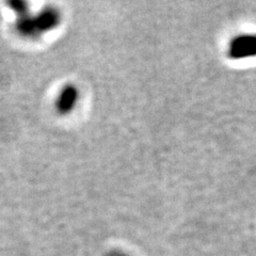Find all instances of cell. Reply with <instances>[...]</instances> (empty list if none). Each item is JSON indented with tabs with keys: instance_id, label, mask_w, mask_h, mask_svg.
<instances>
[{
	"instance_id": "obj_1",
	"label": "cell",
	"mask_w": 256,
	"mask_h": 256,
	"mask_svg": "<svg viewBox=\"0 0 256 256\" xmlns=\"http://www.w3.org/2000/svg\"><path fill=\"white\" fill-rule=\"evenodd\" d=\"M232 59L256 57V34H242L232 40L228 50Z\"/></svg>"
},
{
	"instance_id": "obj_2",
	"label": "cell",
	"mask_w": 256,
	"mask_h": 256,
	"mask_svg": "<svg viewBox=\"0 0 256 256\" xmlns=\"http://www.w3.org/2000/svg\"><path fill=\"white\" fill-rule=\"evenodd\" d=\"M79 100V91L73 84H66L60 91L59 96L56 102V106L60 114H70Z\"/></svg>"
},
{
	"instance_id": "obj_3",
	"label": "cell",
	"mask_w": 256,
	"mask_h": 256,
	"mask_svg": "<svg viewBox=\"0 0 256 256\" xmlns=\"http://www.w3.org/2000/svg\"><path fill=\"white\" fill-rule=\"evenodd\" d=\"M112 256H127V255H125V254H121V253H118V254H114V255H112Z\"/></svg>"
}]
</instances>
